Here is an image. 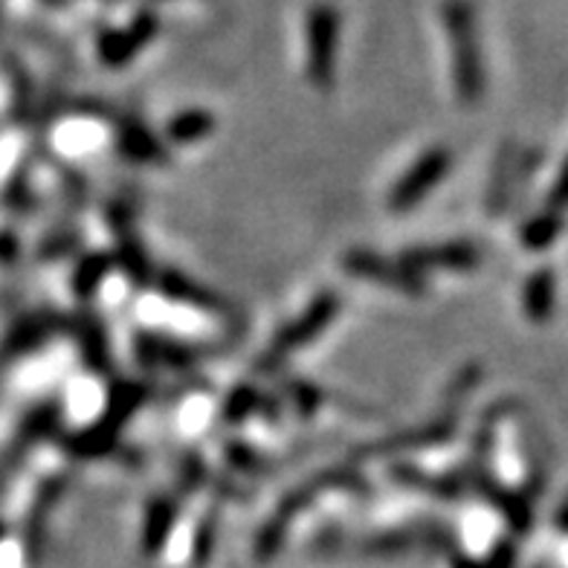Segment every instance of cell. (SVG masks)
Wrapping results in <instances>:
<instances>
[{
	"label": "cell",
	"mask_w": 568,
	"mask_h": 568,
	"mask_svg": "<svg viewBox=\"0 0 568 568\" xmlns=\"http://www.w3.org/2000/svg\"><path fill=\"white\" fill-rule=\"evenodd\" d=\"M554 203H557V206H566L568 203V163L566 169H562L560 180H557V186H554Z\"/></svg>",
	"instance_id": "cell-4"
},
{
	"label": "cell",
	"mask_w": 568,
	"mask_h": 568,
	"mask_svg": "<svg viewBox=\"0 0 568 568\" xmlns=\"http://www.w3.org/2000/svg\"><path fill=\"white\" fill-rule=\"evenodd\" d=\"M557 232H560V215L551 212V215L534 217L531 224L523 230V241L528 247H548Z\"/></svg>",
	"instance_id": "cell-3"
},
{
	"label": "cell",
	"mask_w": 568,
	"mask_h": 568,
	"mask_svg": "<svg viewBox=\"0 0 568 568\" xmlns=\"http://www.w3.org/2000/svg\"><path fill=\"white\" fill-rule=\"evenodd\" d=\"M554 300H557V282L551 270H539L528 278L525 287V311L534 322H548L554 314Z\"/></svg>",
	"instance_id": "cell-1"
},
{
	"label": "cell",
	"mask_w": 568,
	"mask_h": 568,
	"mask_svg": "<svg viewBox=\"0 0 568 568\" xmlns=\"http://www.w3.org/2000/svg\"><path fill=\"white\" fill-rule=\"evenodd\" d=\"M444 169H447V154H433L418 165V172L409 174V178L397 186V206H409V203L418 201L426 192V186H435L442 180Z\"/></svg>",
	"instance_id": "cell-2"
}]
</instances>
